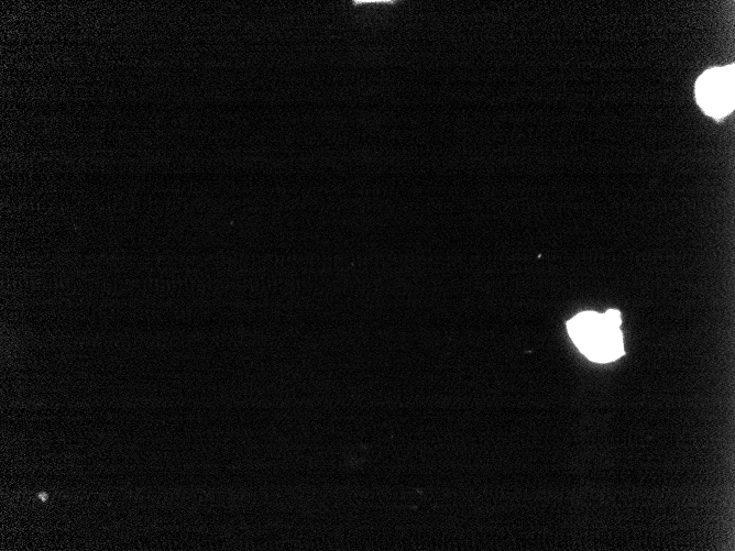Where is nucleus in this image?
Returning <instances> with one entry per match:
<instances>
[{"instance_id": "obj_2", "label": "nucleus", "mask_w": 735, "mask_h": 551, "mask_svg": "<svg viewBox=\"0 0 735 551\" xmlns=\"http://www.w3.org/2000/svg\"><path fill=\"white\" fill-rule=\"evenodd\" d=\"M695 98L702 110L718 120L734 109V65L705 70L696 80Z\"/></svg>"}, {"instance_id": "obj_1", "label": "nucleus", "mask_w": 735, "mask_h": 551, "mask_svg": "<svg viewBox=\"0 0 735 551\" xmlns=\"http://www.w3.org/2000/svg\"><path fill=\"white\" fill-rule=\"evenodd\" d=\"M578 349L591 361L611 362L624 354L619 324L605 313L584 311L567 323Z\"/></svg>"}]
</instances>
